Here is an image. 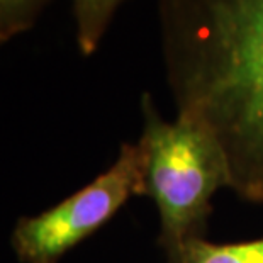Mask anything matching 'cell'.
<instances>
[{
    "label": "cell",
    "instance_id": "obj_1",
    "mask_svg": "<svg viewBox=\"0 0 263 263\" xmlns=\"http://www.w3.org/2000/svg\"><path fill=\"white\" fill-rule=\"evenodd\" d=\"M177 117L209 133L229 185L263 200V0H158Z\"/></svg>",
    "mask_w": 263,
    "mask_h": 263
},
{
    "label": "cell",
    "instance_id": "obj_3",
    "mask_svg": "<svg viewBox=\"0 0 263 263\" xmlns=\"http://www.w3.org/2000/svg\"><path fill=\"white\" fill-rule=\"evenodd\" d=\"M139 192H146L141 148L122 144L116 163L90 185L53 209L21 221L14 231L15 253L24 263H58Z\"/></svg>",
    "mask_w": 263,
    "mask_h": 263
},
{
    "label": "cell",
    "instance_id": "obj_2",
    "mask_svg": "<svg viewBox=\"0 0 263 263\" xmlns=\"http://www.w3.org/2000/svg\"><path fill=\"white\" fill-rule=\"evenodd\" d=\"M144 133L139 143L144 189L160 209L165 238L180 246L214 192L229 185L226 158L209 133L185 119L166 122L148 95L143 99Z\"/></svg>",
    "mask_w": 263,
    "mask_h": 263
},
{
    "label": "cell",
    "instance_id": "obj_4",
    "mask_svg": "<svg viewBox=\"0 0 263 263\" xmlns=\"http://www.w3.org/2000/svg\"><path fill=\"white\" fill-rule=\"evenodd\" d=\"M182 263H263V239L239 245H212L187 238L180 245Z\"/></svg>",
    "mask_w": 263,
    "mask_h": 263
},
{
    "label": "cell",
    "instance_id": "obj_5",
    "mask_svg": "<svg viewBox=\"0 0 263 263\" xmlns=\"http://www.w3.org/2000/svg\"><path fill=\"white\" fill-rule=\"evenodd\" d=\"M122 0H73L77 21V41L80 51L88 57L97 49Z\"/></svg>",
    "mask_w": 263,
    "mask_h": 263
},
{
    "label": "cell",
    "instance_id": "obj_6",
    "mask_svg": "<svg viewBox=\"0 0 263 263\" xmlns=\"http://www.w3.org/2000/svg\"><path fill=\"white\" fill-rule=\"evenodd\" d=\"M44 0H0V44L32 24Z\"/></svg>",
    "mask_w": 263,
    "mask_h": 263
}]
</instances>
